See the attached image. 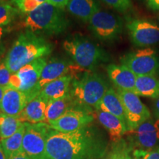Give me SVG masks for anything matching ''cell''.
Masks as SVG:
<instances>
[{
  "instance_id": "cell-1",
  "label": "cell",
  "mask_w": 159,
  "mask_h": 159,
  "mask_svg": "<svg viewBox=\"0 0 159 159\" xmlns=\"http://www.w3.org/2000/svg\"><path fill=\"white\" fill-rule=\"evenodd\" d=\"M108 145L104 135L89 125L70 133L52 128L47 135L45 159H100Z\"/></svg>"
},
{
  "instance_id": "cell-2",
  "label": "cell",
  "mask_w": 159,
  "mask_h": 159,
  "mask_svg": "<svg viewBox=\"0 0 159 159\" xmlns=\"http://www.w3.org/2000/svg\"><path fill=\"white\" fill-rule=\"evenodd\" d=\"M52 51V45L44 38L27 30L21 33L13 43L5 62L13 74L35 60L47 56Z\"/></svg>"
},
{
  "instance_id": "cell-3",
  "label": "cell",
  "mask_w": 159,
  "mask_h": 159,
  "mask_svg": "<svg viewBox=\"0 0 159 159\" xmlns=\"http://www.w3.org/2000/svg\"><path fill=\"white\" fill-rule=\"evenodd\" d=\"M109 89L108 83L98 73L83 71L73 77L69 94L79 108H96Z\"/></svg>"
},
{
  "instance_id": "cell-4",
  "label": "cell",
  "mask_w": 159,
  "mask_h": 159,
  "mask_svg": "<svg viewBox=\"0 0 159 159\" xmlns=\"http://www.w3.org/2000/svg\"><path fill=\"white\" fill-rule=\"evenodd\" d=\"M24 25L27 30L38 35L50 36L64 33L69 21L63 9L45 2L26 15Z\"/></svg>"
},
{
  "instance_id": "cell-5",
  "label": "cell",
  "mask_w": 159,
  "mask_h": 159,
  "mask_svg": "<svg viewBox=\"0 0 159 159\" xmlns=\"http://www.w3.org/2000/svg\"><path fill=\"white\" fill-rule=\"evenodd\" d=\"M63 48L75 64L87 71H92L99 63L106 61L108 56L98 45L82 35H75L65 40Z\"/></svg>"
},
{
  "instance_id": "cell-6",
  "label": "cell",
  "mask_w": 159,
  "mask_h": 159,
  "mask_svg": "<svg viewBox=\"0 0 159 159\" xmlns=\"http://www.w3.org/2000/svg\"><path fill=\"white\" fill-rule=\"evenodd\" d=\"M89 23L93 34L104 42L115 41L123 31V21L120 17L100 9L91 17Z\"/></svg>"
},
{
  "instance_id": "cell-7",
  "label": "cell",
  "mask_w": 159,
  "mask_h": 159,
  "mask_svg": "<svg viewBox=\"0 0 159 159\" xmlns=\"http://www.w3.org/2000/svg\"><path fill=\"white\" fill-rule=\"evenodd\" d=\"M120 61L136 76L156 75L159 70V54L151 47L127 53Z\"/></svg>"
},
{
  "instance_id": "cell-8",
  "label": "cell",
  "mask_w": 159,
  "mask_h": 159,
  "mask_svg": "<svg viewBox=\"0 0 159 159\" xmlns=\"http://www.w3.org/2000/svg\"><path fill=\"white\" fill-rule=\"evenodd\" d=\"M50 125L45 122L30 124L25 122L22 152L30 159H45L47 135Z\"/></svg>"
},
{
  "instance_id": "cell-9",
  "label": "cell",
  "mask_w": 159,
  "mask_h": 159,
  "mask_svg": "<svg viewBox=\"0 0 159 159\" xmlns=\"http://www.w3.org/2000/svg\"><path fill=\"white\" fill-rule=\"evenodd\" d=\"M131 42L135 47L148 48L159 43V25L146 19H126Z\"/></svg>"
},
{
  "instance_id": "cell-10",
  "label": "cell",
  "mask_w": 159,
  "mask_h": 159,
  "mask_svg": "<svg viewBox=\"0 0 159 159\" xmlns=\"http://www.w3.org/2000/svg\"><path fill=\"white\" fill-rule=\"evenodd\" d=\"M123 108L126 119L128 131L134 130L143 122L151 118L148 107L143 103L139 96L132 91L116 89Z\"/></svg>"
},
{
  "instance_id": "cell-11",
  "label": "cell",
  "mask_w": 159,
  "mask_h": 159,
  "mask_svg": "<svg viewBox=\"0 0 159 159\" xmlns=\"http://www.w3.org/2000/svg\"><path fill=\"white\" fill-rule=\"evenodd\" d=\"M128 141L135 150H148L158 147L159 119L151 117L136 129L128 131Z\"/></svg>"
},
{
  "instance_id": "cell-12",
  "label": "cell",
  "mask_w": 159,
  "mask_h": 159,
  "mask_svg": "<svg viewBox=\"0 0 159 159\" xmlns=\"http://www.w3.org/2000/svg\"><path fill=\"white\" fill-rule=\"evenodd\" d=\"M83 71L87 70H84L75 63H71L66 60L60 58L51 59L49 61H47L41 72V77L36 86L38 95L41 89L52 81L65 75H71L74 77Z\"/></svg>"
},
{
  "instance_id": "cell-13",
  "label": "cell",
  "mask_w": 159,
  "mask_h": 159,
  "mask_svg": "<svg viewBox=\"0 0 159 159\" xmlns=\"http://www.w3.org/2000/svg\"><path fill=\"white\" fill-rule=\"evenodd\" d=\"M93 120L94 116L89 110L75 108L67 111L49 125L51 128L58 132L70 133L88 126Z\"/></svg>"
},
{
  "instance_id": "cell-14",
  "label": "cell",
  "mask_w": 159,
  "mask_h": 159,
  "mask_svg": "<svg viewBox=\"0 0 159 159\" xmlns=\"http://www.w3.org/2000/svg\"><path fill=\"white\" fill-rule=\"evenodd\" d=\"M47 63L46 57H40L24 66L16 72L21 80V86L19 91L27 95L29 102L38 96L36 86Z\"/></svg>"
},
{
  "instance_id": "cell-15",
  "label": "cell",
  "mask_w": 159,
  "mask_h": 159,
  "mask_svg": "<svg viewBox=\"0 0 159 159\" xmlns=\"http://www.w3.org/2000/svg\"><path fill=\"white\" fill-rule=\"evenodd\" d=\"M28 102L29 99L25 93L7 87L0 102V111L4 114L19 117Z\"/></svg>"
},
{
  "instance_id": "cell-16",
  "label": "cell",
  "mask_w": 159,
  "mask_h": 159,
  "mask_svg": "<svg viewBox=\"0 0 159 159\" xmlns=\"http://www.w3.org/2000/svg\"><path fill=\"white\" fill-rule=\"evenodd\" d=\"M106 71L111 81L116 89L135 93L136 75L128 67L111 63L107 66Z\"/></svg>"
},
{
  "instance_id": "cell-17",
  "label": "cell",
  "mask_w": 159,
  "mask_h": 159,
  "mask_svg": "<svg viewBox=\"0 0 159 159\" xmlns=\"http://www.w3.org/2000/svg\"><path fill=\"white\" fill-rule=\"evenodd\" d=\"M96 114L99 122L108 131L112 143L118 142L128 132L126 124L114 115L101 110H96Z\"/></svg>"
},
{
  "instance_id": "cell-18",
  "label": "cell",
  "mask_w": 159,
  "mask_h": 159,
  "mask_svg": "<svg viewBox=\"0 0 159 159\" xmlns=\"http://www.w3.org/2000/svg\"><path fill=\"white\" fill-rule=\"evenodd\" d=\"M48 101L39 95L27 103L21 115L19 116L22 122L30 124L45 122V111Z\"/></svg>"
},
{
  "instance_id": "cell-19",
  "label": "cell",
  "mask_w": 159,
  "mask_h": 159,
  "mask_svg": "<svg viewBox=\"0 0 159 159\" xmlns=\"http://www.w3.org/2000/svg\"><path fill=\"white\" fill-rule=\"evenodd\" d=\"M77 108L69 93L61 98L48 102L45 111V123L51 124L72 108Z\"/></svg>"
},
{
  "instance_id": "cell-20",
  "label": "cell",
  "mask_w": 159,
  "mask_h": 159,
  "mask_svg": "<svg viewBox=\"0 0 159 159\" xmlns=\"http://www.w3.org/2000/svg\"><path fill=\"white\" fill-rule=\"evenodd\" d=\"M72 79L71 75H65L52 81L41 89L39 95L48 102L64 97L69 93Z\"/></svg>"
},
{
  "instance_id": "cell-21",
  "label": "cell",
  "mask_w": 159,
  "mask_h": 159,
  "mask_svg": "<svg viewBox=\"0 0 159 159\" xmlns=\"http://www.w3.org/2000/svg\"><path fill=\"white\" fill-rule=\"evenodd\" d=\"M95 110H101L110 113L115 116L118 117L127 125L122 101L118 93L114 90V89L109 88L108 89Z\"/></svg>"
},
{
  "instance_id": "cell-22",
  "label": "cell",
  "mask_w": 159,
  "mask_h": 159,
  "mask_svg": "<svg viewBox=\"0 0 159 159\" xmlns=\"http://www.w3.org/2000/svg\"><path fill=\"white\" fill-rule=\"evenodd\" d=\"M67 11L71 15L89 22L91 17L99 10L96 0H70L66 6Z\"/></svg>"
},
{
  "instance_id": "cell-23",
  "label": "cell",
  "mask_w": 159,
  "mask_h": 159,
  "mask_svg": "<svg viewBox=\"0 0 159 159\" xmlns=\"http://www.w3.org/2000/svg\"><path fill=\"white\" fill-rule=\"evenodd\" d=\"M135 94L156 99L159 97V79L156 75L137 76Z\"/></svg>"
},
{
  "instance_id": "cell-24",
  "label": "cell",
  "mask_w": 159,
  "mask_h": 159,
  "mask_svg": "<svg viewBox=\"0 0 159 159\" xmlns=\"http://www.w3.org/2000/svg\"><path fill=\"white\" fill-rule=\"evenodd\" d=\"M25 132V122H24L22 126L13 136L0 141L7 159H11L15 155L22 152V142Z\"/></svg>"
},
{
  "instance_id": "cell-25",
  "label": "cell",
  "mask_w": 159,
  "mask_h": 159,
  "mask_svg": "<svg viewBox=\"0 0 159 159\" xmlns=\"http://www.w3.org/2000/svg\"><path fill=\"white\" fill-rule=\"evenodd\" d=\"M103 159H135L134 148L128 141L122 139L116 143H113L112 147L106 152Z\"/></svg>"
},
{
  "instance_id": "cell-26",
  "label": "cell",
  "mask_w": 159,
  "mask_h": 159,
  "mask_svg": "<svg viewBox=\"0 0 159 159\" xmlns=\"http://www.w3.org/2000/svg\"><path fill=\"white\" fill-rule=\"evenodd\" d=\"M23 124L19 117L2 114L0 115V141L13 136Z\"/></svg>"
},
{
  "instance_id": "cell-27",
  "label": "cell",
  "mask_w": 159,
  "mask_h": 159,
  "mask_svg": "<svg viewBox=\"0 0 159 159\" xmlns=\"http://www.w3.org/2000/svg\"><path fill=\"white\" fill-rule=\"evenodd\" d=\"M20 11L13 4L0 2V26H7L14 20Z\"/></svg>"
},
{
  "instance_id": "cell-28",
  "label": "cell",
  "mask_w": 159,
  "mask_h": 159,
  "mask_svg": "<svg viewBox=\"0 0 159 159\" xmlns=\"http://www.w3.org/2000/svg\"><path fill=\"white\" fill-rule=\"evenodd\" d=\"M13 4L19 11L22 13H30L41 5L37 0H11Z\"/></svg>"
},
{
  "instance_id": "cell-29",
  "label": "cell",
  "mask_w": 159,
  "mask_h": 159,
  "mask_svg": "<svg viewBox=\"0 0 159 159\" xmlns=\"http://www.w3.org/2000/svg\"><path fill=\"white\" fill-rule=\"evenodd\" d=\"M105 5L114 8L119 13H125L132 7L131 0H101Z\"/></svg>"
},
{
  "instance_id": "cell-30",
  "label": "cell",
  "mask_w": 159,
  "mask_h": 159,
  "mask_svg": "<svg viewBox=\"0 0 159 159\" xmlns=\"http://www.w3.org/2000/svg\"><path fill=\"white\" fill-rule=\"evenodd\" d=\"M134 156L135 159H159V147L148 150L134 149Z\"/></svg>"
},
{
  "instance_id": "cell-31",
  "label": "cell",
  "mask_w": 159,
  "mask_h": 159,
  "mask_svg": "<svg viewBox=\"0 0 159 159\" xmlns=\"http://www.w3.org/2000/svg\"><path fill=\"white\" fill-rule=\"evenodd\" d=\"M12 73L7 66H6V63L4 61L0 62V86L2 87H8L10 78Z\"/></svg>"
},
{
  "instance_id": "cell-32",
  "label": "cell",
  "mask_w": 159,
  "mask_h": 159,
  "mask_svg": "<svg viewBox=\"0 0 159 159\" xmlns=\"http://www.w3.org/2000/svg\"><path fill=\"white\" fill-rule=\"evenodd\" d=\"M21 86V80L17 73H13L11 75L9 81V88H12L17 90H20Z\"/></svg>"
},
{
  "instance_id": "cell-33",
  "label": "cell",
  "mask_w": 159,
  "mask_h": 159,
  "mask_svg": "<svg viewBox=\"0 0 159 159\" xmlns=\"http://www.w3.org/2000/svg\"><path fill=\"white\" fill-rule=\"evenodd\" d=\"M69 2L70 0H47V2L58 8L63 9L66 7Z\"/></svg>"
},
{
  "instance_id": "cell-34",
  "label": "cell",
  "mask_w": 159,
  "mask_h": 159,
  "mask_svg": "<svg viewBox=\"0 0 159 159\" xmlns=\"http://www.w3.org/2000/svg\"><path fill=\"white\" fill-rule=\"evenodd\" d=\"M148 7L152 11H159V0H146Z\"/></svg>"
},
{
  "instance_id": "cell-35",
  "label": "cell",
  "mask_w": 159,
  "mask_h": 159,
  "mask_svg": "<svg viewBox=\"0 0 159 159\" xmlns=\"http://www.w3.org/2000/svg\"><path fill=\"white\" fill-rule=\"evenodd\" d=\"M154 112L157 118L159 119V97L156 99L154 102Z\"/></svg>"
},
{
  "instance_id": "cell-36",
  "label": "cell",
  "mask_w": 159,
  "mask_h": 159,
  "mask_svg": "<svg viewBox=\"0 0 159 159\" xmlns=\"http://www.w3.org/2000/svg\"><path fill=\"white\" fill-rule=\"evenodd\" d=\"M11 159H30L28 158L27 156H25L23 152H20V153H18L15 156H13Z\"/></svg>"
},
{
  "instance_id": "cell-37",
  "label": "cell",
  "mask_w": 159,
  "mask_h": 159,
  "mask_svg": "<svg viewBox=\"0 0 159 159\" xmlns=\"http://www.w3.org/2000/svg\"><path fill=\"white\" fill-rule=\"evenodd\" d=\"M0 159H7L5 156V152H4L2 147L1 142H0Z\"/></svg>"
},
{
  "instance_id": "cell-38",
  "label": "cell",
  "mask_w": 159,
  "mask_h": 159,
  "mask_svg": "<svg viewBox=\"0 0 159 159\" xmlns=\"http://www.w3.org/2000/svg\"><path fill=\"white\" fill-rule=\"evenodd\" d=\"M6 32V28L5 27H2V26H0V41H1L2 39L3 35H5Z\"/></svg>"
},
{
  "instance_id": "cell-39",
  "label": "cell",
  "mask_w": 159,
  "mask_h": 159,
  "mask_svg": "<svg viewBox=\"0 0 159 159\" xmlns=\"http://www.w3.org/2000/svg\"><path fill=\"white\" fill-rule=\"evenodd\" d=\"M5 89H6L5 87L0 86V102H1L2 99V97L4 96V94H5Z\"/></svg>"
},
{
  "instance_id": "cell-40",
  "label": "cell",
  "mask_w": 159,
  "mask_h": 159,
  "mask_svg": "<svg viewBox=\"0 0 159 159\" xmlns=\"http://www.w3.org/2000/svg\"><path fill=\"white\" fill-rule=\"evenodd\" d=\"M37 1H39V2H41V4H43V3H45V2H47V0H37Z\"/></svg>"
},
{
  "instance_id": "cell-41",
  "label": "cell",
  "mask_w": 159,
  "mask_h": 159,
  "mask_svg": "<svg viewBox=\"0 0 159 159\" xmlns=\"http://www.w3.org/2000/svg\"><path fill=\"white\" fill-rule=\"evenodd\" d=\"M157 19H158V23H159V14L158 16V17H157Z\"/></svg>"
},
{
  "instance_id": "cell-42",
  "label": "cell",
  "mask_w": 159,
  "mask_h": 159,
  "mask_svg": "<svg viewBox=\"0 0 159 159\" xmlns=\"http://www.w3.org/2000/svg\"><path fill=\"white\" fill-rule=\"evenodd\" d=\"M2 114V112H1V111H0V115H1Z\"/></svg>"
},
{
  "instance_id": "cell-43",
  "label": "cell",
  "mask_w": 159,
  "mask_h": 159,
  "mask_svg": "<svg viewBox=\"0 0 159 159\" xmlns=\"http://www.w3.org/2000/svg\"><path fill=\"white\" fill-rule=\"evenodd\" d=\"M158 74H159V70H158Z\"/></svg>"
}]
</instances>
